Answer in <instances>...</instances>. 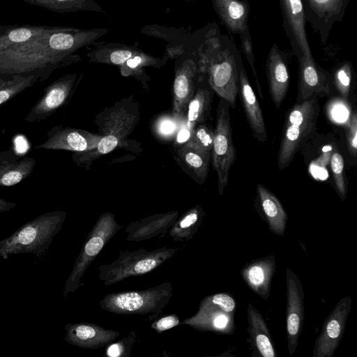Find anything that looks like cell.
I'll use <instances>...</instances> for the list:
<instances>
[{
	"label": "cell",
	"instance_id": "24",
	"mask_svg": "<svg viewBox=\"0 0 357 357\" xmlns=\"http://www.w3.org/2000/svg\"><path fill=\"white\" fill-rule=\"evenodd\" d=\"M255 206L273 234L280 236L284 235L287 212L278 197L261 183L257 185Z\"/></svg>",
	"mask_w": 357,
	"mask_h": 357
},
{
	"label": "cell",
	"instance_id": "17",
	"mask_svg": "<svg viewBox=\"0 0 357 357\" xmlns=\"http://www.w3.org/2000/svg\"><path fill=\"white\" fill-rule=\"evenodd\" d=\"M283 27L298 61L312 57L305 30L306 20L301 0H279Z\"/></svg>",
	"mask_w": 357,
	"mask_h": 357
},
{
	"label": "cell",
	"instance_id": "15",
	"mask_svg": "<svg viewBox=\"0 0 357 357\" xmlns=\"http://www.w3.org/2000/svg\"><path fill=\"white\" fill-rule=\"evenodd\" d=\"M306 22L318 32L325 45L336 22H340L349 0H301Z\"/></svg>",
	"mask_w": 357,
	"mask_h": 357
},
{
	"label": "cell",
	"instance_id": "27",
	"mask_svg": "<svg viewBox=\"0 0 357 357\" xmlns=\"http://www.w3.org/2000/svg\"><path fill=\"white\" fill-rule=\"evenodd\" d=\"M174 157L180 167L199 184L205 182L211 153L198 149L185 142L174 146Z\"/></svg>",
	"mask_w": 357,
	"mask_h": 357
},
{
	"label": "cell",
	"instance_id": "29",
	"mask_svg": "<svg viewBox=\"0 0 357 357\" xmlns=\"http://www.w3.org/2000/svg\"><path fill=\"white\" fill-rule=\"evenodd\" d=\"M221 22L231 33L240 36L248 28V0H211Z\"/></svg>",
	"mask_w": 357,
	"mask_h": 357
},
{
	"label": "cell",
	"instance_id": "6",
	"mask_svg": "<svg viewBox=\"0 0 357 357\" xmlns=\"http://www.w3.org/2000/svg\"><path fill=\"white\" fill-rule=\"evenodd\" d=\"M172 294V284L167 282L144 290L108 294L100 300L99 305L117 314H149L151 321L163 314Z\"/></svg>",
	"mask_w": 357,
	"mask_h": 357
},
{
	"label": "cell",
	"instance_id": "22",
	"mask_svg": "<svg viewBox=\"0 0 357 357\" xmlns=\"http://www.w3.org/2000/svg\"><path fill=\"white\" fill-rule=\"evenodd\" d=\"M266 72L272 100L279 108L286 96L290 76L287 54L275 43L268 52Z\"/></svg>",
	"mask_w": 357,
	"mask_h": 357
},
{
	"label": "cell",
	"instance_id": "3",
	"mask_svg": "<svg viewBox=\"0 0 357 357\" xmlns=\"http://www.w3.org/2000/svg\"><path fill=\"white\" fill-rule=\"evenodd\" d=\"M238 53L233 40L221 33L215 22L197 49L200 73L210 88L233 109L238 93Z\"/></svg>",
	"mask_w": 357,
	"mask_h": 357
},
{
	"label": "cell",
	"instance_id": "40",
	"mask_svg": "<svg viewBox=\"0 0 357 357\" xmlns=\"http://www.w3.org/2000/svg\"><path fill=\"white\" fill-rule=\"evenodd\" d=\"M241 45L242 51L251 68L254 77L255 79L258 93L261 98H263L262 91L259 84V79L257 77V70L255 66V56L253 52V45L252 41L251 34L249 30L245 31L240 36Z\"/></svg>",
	"mask_w": 357,
	"mask_h": 357
},
{
	"label": "cell",
	"instance_id": "23",
	"mask_svg": "<svg viewBox=\"0 0 357 357\" xmlns=\"http://www.w3.org/2000/svg\"><path fill=\"white\" fill-rule=\"evenodd\" d=\"M275 270V257L271 255L248 262L241 268L240 275L254 293L266 301Z\"/></svg>",
	"mask_w": 357,
	"mask_h": 357
},
{
	"label": "cell",
	"instance_id": "34",
	"mask_svg": "<svg viewBox=\"0 0 357 357\" xmlns=\"http://www.w3.org/2000/svg\"><path fill=\"white\" fill-rule=\"evenodd\" d=\"M53 12L66 13L79 11L105 13L94 0H20Z\"/></svg>",
	"mask_w": 357,
	"mask_h": 357
},
{
	"label": "cell",
	"instance_id": "35",
	"mask_svg": "<svg viewBox=\"0 0 357 357\" xmlns=\"http://www.w3.org/2000/svg\"><path fill=\"white\" fill-rule=\"evenodd\" d=\"M40 82L35 75L0 73V105Z\"/></svg>",
	"mask_w": 357,
	"mask_h": 357
},
{
	"label": "cell",
	"instance_id": "5",
	"mask_svg": "<svg viewBox=\"0 0 357 357\" xmlns=\"http://www.w3.org/2000/svg\"><path fill=\"white\" fill-rule=\"evenodd\" d=\"M319 113V105L316 98L296 102L289 110L278 155L280 170L290 165L298 151L313 136Z\"/></svg>",
	"mask_w": 357,
	"mask_h": 357
},
{
	"label": "cell",
	"instance_id": "43",
	"mask_svg": "<svg viewBox=\"0 0 357 357\" xmlns=\"http://www.w3.org/2000/svg\"><path fill=\"white\" fill-rule=\"evenodd\" d=\"M17 206V203L8 202L0 197V213L9 211Z\"/></svg>",
	"mask_w": 357,
	"mask_h": 357
},
{
	"label": "cell",
	"instance_id": "2",
	"mask_svg": "<svg viewBox=\"0 0 357 357\" xmlns=\"http://www.w3.org/2000/svg\"><path fill=\"white\" fill-rule=\"evenodd\" d=\"M139 105L133 95L105 107L96 115L94 120L98 134L102 137L95 148L84 152H73V162L89 169L93 161L116 149L141 152L142 149L138 142L128 139L139 121Z\"/></svg>",
	"mask_w": 357,
	"mask_h": 357
},
{
	"label": "cell",
	"instance_id": "4",
	"mask_svg": "<svg viewBox=\"0 0 357 357\" xmlns=\"http://www.w3.org/2000/svg\"><path fill=\"white\" fill-rule=\"evenodd\" d=\"M66 215L65 211H54L24 223L9 236L0 241V257L6 259L10 255L20 253L41 255L61 229Z\"/></svg>",
	"mask_w": 357,
	"mask_h": 357
},
{
	"label": "cell",
	"instance_id": "20",
	"mask_svg": "<svg viewBox=\"0 0 357 357\" xmlns=\"http://www.w3.org/2000/svg\"><path fill=\"white\" fill-rule=\"evenodd\" d=\"M238 71V91L244 112L254 137L259 142L267 140V132L263 114L257 96L250 84L241 57L236 58Z\"/></svg>",
	"mask_w": 357,
	"mask_h": 357
},
{
	"label": "cell",
	"instance_id": "9",
	"mask_svg": "<svg viewBox=\"0 0 357 357\" xmlns=\"http://www.w3.org/2000/svg\"><path fill=\"white\" fill-rule=\"evenodd\" d=\"M236 300L229 293L211 294L200 301L195 314L185 319L180 324L188 325L201 331L232 334L236 328Z\"/></svg>",
	"mask_w": 357,
	"mask_h": 357
},
{
	"label": "cell",
	"instance_id": "37",
	"mask_svg": "<svg viewBox=\"0 0 357 357\" xmlns=\"http://www.w3.org/2000/svg\"><path fill=\"white\" fill-rule=\"evenodd\" d=\"M332 76L333 85L344 98H347L350 92L353 68L350 62L344 61L337 66Z\"/></svg>",
	"mask_w": 357,
	"mask_h": 357
},
{
	"label": "cell",
	"instance_id": "16",
	"mask_svg": "<svg viewBox=\"0 0 357 357\" xmlns=\"http://www.w3.org/2000/svg\"><path fill=\"white\" fill-rule=\"evenodd\" d=\"M213 22H209L204 27L194 32H188L182 29L149 24L142 29V33L164 39L169 42L165 52L162 56L164 61L176 59L185 50L198 46L204 40Z\"/></svg>",
	"mask_w": 357,
	"mask_h": 357
},
{
	"label": "cell",
	"instance_id": "8",
	"mask_svg": "<svg viewBox=\"0 0 357 357\" xmlns=\"http://www.w3.org/2000/svg\"><path fill=\"white\" fill-rule=\"evenodd\" d=\"M115 215L111 212L102 213L89 233L75 265L65 282L63 295L75 292L82 285L81 280L89 265L105 245L121 229Z\"/></svg>",
	"mask_w": 357,
	"mask_h": 357
},
{
	"label": "cell",
	"instance_id": "14",
	"mask_svg": "<svg viewBox=\"0 0 357 357\" xmlns=\"http://www.w3.org/2000/svg\"><path fill=\"white\" fill-rule=\"evenodd\" d=\"M286 273V331L290 356L296 349L304 319V291L297 275L289 268Z\"/></svg>",
	"mask_w": 357,
	"mask_h": 357
},
{
	"label": "cell",
	"instance_id": "30",
	"mask_svg": "<svg viewBox=\"0 0 357 357\" xmlns=\"http://www.w3.org/2000/svg\"><path fill=\"white\" fill-rule=\"evenodd\" d=\"M204 76L201 74L194 96L188 103L185 128L191 133L198 124L205 123L210 115L213 93L211 88L204 86Z\"/></svg>",
	"mask_w": 357,
	"mask_h": 357
},
{
	"label": "cell",
	"instance_id": "11",
	"mask_svg": "<svg viewBox=\"0 0 357 357\" xmlns=\"http://www.w3.org/2000/svg\"><path fill=\"white\" fill-rule=\"evenodd\" d=\"M198 46L185 50L176 58L172 112L178 117L185 119L188 103L195 95L202 74L197 57Z\"/></svg>",
	"mask_w": 357,
	"mask_h": 357
},
{
	"label": "cell",
	"instance_id": "19",
	"mask_svg": "<svg viewBox=\"0 0 357 357\" xmlns=\"http://www.w3.org/2000/svg\"><path fill=\"white\" fill-rule=\"evenodd\" d=\"M298 88L296 102L322 97L330 93L332 76L319 66L313 56H302L298 61Z\"/></svg>",
	"mask_w": 357,
	"mask_h": 357
},
{
	"label": "cell",
	"instance_id": "13",
	"mask_svg": "<svg viewBox=\"0 0 357 357\" xmlns=\"http://www.w3.org/2000/svg\"><path fill=\"white\" fill-rule=\"evenodd\" d=\"M351 296L342 298L323 323L316 339L313 357H332L339 346L351 309Z\"/></svg>",
	"mask_w": 357,
	"mask_h": 357
},
{
	"label": "cell",
	"instance_id": "32",
	"mask_svg": "<svg viewBox=\"0 0 357 357\" xmlns=\"http://www.w3.org/2000/svg\"><path fill=\"white\" fill-rule=\"evenodd\" d=\"M56 26L3 25L0 23V50L52 31Z\"/></svg>",
	"mask_w": 357,
	"mask_h": 357
},
{
	"label": "cell",
	"instance_id": "39",
	"mask_svg": "<svg viewBox=\"0 0 357 357\" xmlns=\"http://www.w3.org/2000/svg\"><path fill=\"white\" fill-rule=\"evenodd\" d=\"M136 333L132 331L119 342L109 344L106 351L107 356L110 357H129L136 341Z\"/></svg>",
	"mask_w": 357,
	"mask_h": 357
},
{
	"label": "cell",
	"instance_id": "1",
	"mask_svg": "<svg viewBox=\"0 0 357 357\" xmlns=\"http://www.w3.org/2000/svg\"><path fill=\"white\" fill-rule=\"evenodd\" d=\"M107 33L106 28L56 26L52 31L0 50V73L35 75L40 82L45 81L55 70L79 61L81 57L75 52Z\"/></svg>",
	"mask_w": 357,
	"mask_h": 357
},
{
	"label": "cell",
	"instance_id": "38",
	"mask_svg": "<svg viewBox=\"0 0 357 357\" xmlns=\"http://www.w3.org/2000/svg\"><path fill=\"white\" fill-rule=\"evenodd\" d=\"M344 159L338 152H334L331 158V168L336 190L342 200L347 196V186L344 177Z\"/></svg>",
	"mask_w": 357,
	"mask_h": 357
},
{
	"label": "cell",
	"instance_id": "25",
	"mask_svg": "<svg viewBox=\"0 0 357 357\" xmlns=\"http://www.w3.org/2000/svg\"><path fill=\"white\" fill-rule=\"evenodd\" d=\"M178 218V212L173 211L151 215L132 222L126 229V240L145 241L159 235H161L160 238H162Z\"/></svg>",
	"mask_w": 357,
	"mask_h": 357
},
{
	"label": "cell",
	"instance_id": "44",
	"mask_svg": "<svg viewBox=\"0 0 357 357\" xmlns=\"http://www.w3.org/2000/svg\"><path fill=\"white\" fill-rule=\"evenodd\" d=\"M185 1H195V0H184Z\"/></svg>",
	"mask_w": 357,
	"mask_h": 357
},
{
	"label": "cell",
	"instance_id": "28",
	"mask_svg": "<svg viewBox=\"0 0 357 357\" xmlns=\"http://www.w3.org/2000/svg\"><path fill=\"white\" fill-rule=\"evenodd\" d=\"M36 161L33 158L21 156L13 149L0 152V187L15 185L33 171Z\"/></svg>",
	"mask_w": 357,
	"mask_h": 357
},
{
	"label": "cell",
	"instance_id": "26",
	"mask_svg": "<svg viewBox=\"0 0 357 357\" xmlns=\"http://www.w3.org/2000/svg\"><path fill=\"white\" fill-rule=\"evenodd\" d=\"M248 332L252 351V356L261 357H277L275 344L271 335L269 328L259 311L251 303L247 310Z\"/></svg>",
	"mask_w": 357,
	"mask_h": 357
},
{
	"label": "cell",
	"instance_id": "7",
	"mask_svg": "<svg viewBox=\"0 0 357 357\" xmlns=\"http://www.w3.org/2000/svg\"><path fill=\"white\" fill-rule=\"evenodd\" d=\"M177 251V248L166 246L153 250L142 248L121 251L115 260L98 266V278L104 285L109 286L129 277L148 273L171 259Z\"/></svg>",
	"mask_w": 357,
	"mask_h": 357
},
{
	"label": "cell",
	"instance_id": "36",
	"mask_svg": "<svg viewBox=\"0 0 357 357\" xmlns=\"http://www.w3.org/2000/svg\"><path fill=\"white\" fill-rule=\"evenodd\" d=\"M213 138L214 129L205 122L194 128L186 143L202 151L211 153Z\"/></svg>",
	"mask_w": 357,
	"mask_h": 357
},
{
	"label": "cell",
	"instance_id": "18",
	"mask_svg": "<svg viewBox=\"0 0 357 357\" xmlns=\"http://www.w3.org/2000/svg\"><path fill=\"white\" fill-rule=\"evenodd\" d=\"M102 137L86 130L55 126L47 133V139L35 149L84 152L95 148Z\"/></svg>",
	"mask_w": 357,
	"mask_h": 357
},
{
	"label": "cell",
	"instance_id": "41",
	"mask_svg": "<svg viewBox=\"0 0 357 357\" xmlns=\"http://www.w3.org/2000/svg\"><path fill=\"white\" fill-rule=\"evenodd\" d=\"M347 146L349 153L356 157L357 154V116L354 111L347 123Z\"/></svg>",
	"mask_w": 357,
	"mask_h": 357
},
{
	"label": "cell",
	"instance_id": "33",
	"mask_svg": "<svg viewBox=\"0 0 357 357\" xmlns=\"http://www.w3.org/2000/svg\"><path fill=\"white\" fill-rule=\"evenodd\" d=\"M185 119L174 115L172 112L157 114L152 119L150 128L155 138L162 142L174 141Z\"/></svg>",
	"mask_w": 357,
	"mask_h": 357
},
{
	"label": "cell",
	"instance_id": "12",
	"mask_svg": "<svg viewBox=\"0 0 357 357\" xmlns=\"http://www.w3.org/2000/svg\"><path fill=\"white\" fill-rule=\"evenodd\" d=\"M81 77L76 73L66 74L47 85L41 98L33 105L24 118L28 123L47 119L57 109L66 105L74 93Z\"/></svg>",
	"mask_w": 357,
	"mask_h": 357
},
{
	"label": "cell",
	"instance_id": "21",
	"mask_svg": "<svg viewBox=\"0 0 357 357\" xmlns=\"http://www.w3.org/2000/svg\"><path fill=\"white\" fill-rule=\"evenodd\" d=\"M65 340L76 347L84 349H96L112 343L120 333L112 329H107L100 326L88 322L67 324Z\"/></svg>",
	"mask_w": 357,
	"mask_h": 357
},
{
	"label": "cell",
	"instance_id": "42",
	"mask_svg": "<svg viewBox=\"0 0 357 357\" xmlns=\"http://www.w3.org/2000/svg\"><path fill=\"white\" fill-rule=\"evenodd\" d=\"M181 323L179 317L176 314H170L154 319L151 328L158 333L169 330Z\"/></svg>",
	"mask_w": 357,
	"mask_h": 357
},
{
	"label": "cell",
	"instance_id": "10",
	"mask_svg": "<svg viewBox=\"0 0 357 357\" xmlns=\"http://www.w3.org/2000/svg\"><path fill=\"white\" fill-rule=\"evenodd\" d=\"M229 105L220 98L216 112V123L211 149V162L218 176V190L223 195L229 183L231 167L236 159V150L232 142Z\"/></svg>",
	"mask_w": 357,
	"mask_h": 357
},
{
	"label": "cell",
	"instance_id": "31",
	"mask_svg": "<svg viewBox=\"0 0 357 357\" xmlns=\"http://www.w3.org/2000/svg\"><path fill=\"white\" fill-rule=\"evenodd\" d=\"M205 215V212L199 205L190 208L176 219L163 238H169L174 241L191 240L198 231Z\"/></svg>",
	"mask_w": 357,
	"mask_h": 357
}]
</instances>
